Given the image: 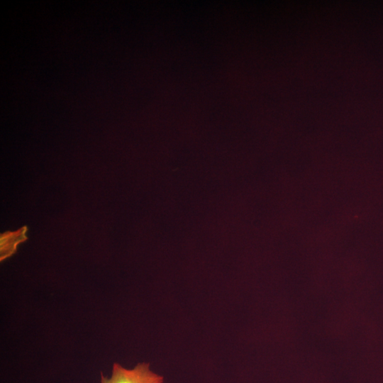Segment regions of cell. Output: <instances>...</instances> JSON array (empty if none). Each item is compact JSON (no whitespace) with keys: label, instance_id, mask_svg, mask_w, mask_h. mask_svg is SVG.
Here are the masks:
<instances>
[{"label":"cell","instance_id":"1","mask_svg":"<svg viewBox=\"0 0 383 383\" xmlns=\"http://www.w3.org/2000/svg\"><path fill=\"white\" fill-rule=\"evenodd\" d=\"M163 381L162 376L150 369V363L140 362L132 369H127L114 362L111 377L101 373L100 383H163Z\"/></svg>","mask_w":383,"mask_h":383},{"label":"cell","instance_id":"2","mask_svg":"<svg viewBox=\"0 0 383 383\" xmlns=\"http://www.w3.org/2000/svg\"><path fill=\"white\" fill-rule=\"evenodd\" d=\"M26 228L16 232H7L1 235L0 260L1 261L12 255L16 250L17 245L26 239Z\"/></svg>","mask_w":383,"mask_h":383}]
</instances>
